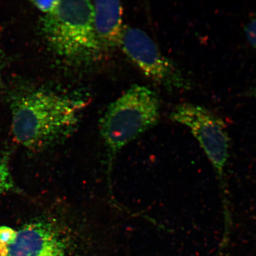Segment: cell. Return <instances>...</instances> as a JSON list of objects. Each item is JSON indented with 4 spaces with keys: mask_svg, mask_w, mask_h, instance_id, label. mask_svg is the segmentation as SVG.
<instances>
[{
    "mask_svg": "<svg viewBox=\"0 0 256 256\" xmlns=\"http://www.w3.org/2000/svg\"><path fill=\"white\" fill-rule=\"evenodd\" d=\"M94 8L96 34L101 46H120L124 32L123 8L120 2L96 1Z\"/></svg>",
    "mask_w": 256,
    "mask_h": 256,
    "instance_id": "52a82bcc",
    "label": "cell"
},
{
    "mask_svg": "<svg viewBox=\"0 0 256 256\" xmlns=\"http://www.w3.org/2000/svg\"><path fill=\"white\" fill-rule=\"evenodd\" d=\"M158 96L146 86L134 85L108 106L100 120L108 152V174L120 150L158 124Z\"/></svg>",
    "mask_w": 256,
    "mask_h": 256,
    "instance_id": "7a4b0ae2",
    "label": "cell"
},
{
    "mask_svg": "<svg viewBox=\"0 0 256 256\" xmlns=\"http://www.w3.org/2000/svg\"><path fill=\"white\" fill-rule=\"evenodd\" d=\"M14 184L9 168L8 154H0V194L14 190Z\"/></svg>",
    "mask_w": 256,
    "mask_h": 256,
    "instance_id": "ba28073f",
    "label": "cell"
},
{
    "mask_svg": "<svg viewBox=\"0 0 256 256\" xmlns=\"http://www.w3.org/2000/svg\"><path fill=\"white\" fill-rule=\"evenodd\" d=\"M244 32L248 42L256 49V12L248 22Z\"/></svg>",
    "mask_w": 256,
    "mask_h": 256,
    "instance_id": "30bf717a",
    "label": "cell"
},
{
    "mask_svg": "<svg viewBox=\"0 0 256 256\" xmlns=\"http://www.w3.org/2000/svg\"><path fill=\"white\" fill-rule=\"evenodd\" d=\"M86 105L82 99L44 90L18 92L11 103L14 140L32 151L56 145L76 130Z\"/></svg>",
    "mask_w": 256,
    "mask_h": 256,
    "instance_id": "6da1fadb",
    "label": "cell"
},
{
    "mask_svg": "<svg viewBox=\"0 0 256 256\" xmlns=\"http://www.w3.org/2000/svg\"><path fill=\"white\" fill-rule=\"evenodd\" d=\"M17 231L8 226H0V256H4L8 246L14 242Z\"/></svg>",
    "mask_w": 256,
    "mask_h": 256,
    "instance_id": "9c48e42d",
    "label": "cell"
},
{
    "mask_svg": "<svg viewBox=\"0 0 256 256\" xmlns=\"http://www.w3.org/2000/svg\"><path fill=\"white\" fill-rule=\"evenodd\" d=\"M120 46L146 78L170 92L187 90L190 82L178 66L163 56L151 37L138 28H124Z\"/></svg>",
    "mask_w": 256,
    "mask_h": 256,
    "instance_id": "5b68a950",
    "label": "cell"
},
{
    "mask_svg": "<svg viewBox=\"0 0 256 256\" xmlns=\"http://www.w3.org/2000/svg\"><path fill=\"white\" fill-rule=\"evenodd\" d=\"M170 119L190 128L216 172L222 198L223 216L231 215L226 169L229 158L230 138L224 122L201 106L185 103L171 112Z\"/></svg>",
    "mask_w": 256,
    "mask_h": 256,
    "instance_id": "277c9868",
    "label": "cell"
},
{
    "mask_svg": "<svg viewBox=\"0 0 256 256\" xmlns=\"http://www.w3.org/2000/svg\"><path fill=\"white\" fill-rule=\"evenodd\" d=\"M94 4L88 1H60L44 16L42 30L54 52L72 62H87L97 56L101 44L96 35Z\"/></svg>",
    "mask_w": 256,
    "mask_h": 256,
    "instance_id": "3957f363",
    "label": "cell"
},
{
    "mask_svg": "<svg viewBox=\"0 0 256 256\" xmlns=\"http://www.w3.org/2000/svg\"><path fill=\"white\" fill-rule=\"evenodd\" d=\"M58 223L39 218L25 224L4 256H66V239Z\"/></svg>",
    "mask_w": 256,
    "mask_h": 256,
    "instance_id": "8992f818",
    "label": "cell"
},
{
    "mask_svg": "<svg viewBox=\"0 0 256 256\" xmlns=\"http://www.w3.org/2000/svg\"><path fill=\"white\" fill-rule=\"evenodd\" d=\"M59 2V0H51V1H33L32 2L39 10L46 15L51 14L56 8Z\"/></svg>",
    "mask_w": 256,
    "mask_h": 256,
    "instance_id": "8fae6325",
    "label": "cell"
},
{
    "mask_svg": "<svg viewBox=\"0 0 256 256\" xmlns=\"http://www.w3.org/2000/svg\"><path fill=\"white\" fill-rule=\"evenodd\" d=\"M256 98V94H255Z\"/></svg>",
    "mask_w": 256,
    "mask_h": 256,
    "instance_id": "7c38bea8",
    "label": "cell"
}]
</instances>
